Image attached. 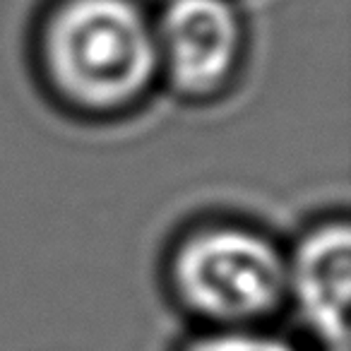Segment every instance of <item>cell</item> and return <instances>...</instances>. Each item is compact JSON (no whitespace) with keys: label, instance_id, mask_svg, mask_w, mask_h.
Returning <instances> with one entry per match:
<instances>
[{"label":"cell","instance_id":"1","mask_svg":"<svg viewBox=\"0 0 351 351\" xmlns=\"http://www.w3.org/2000/svg\"><path fill=\"white\" fill-rule=\"evenodd\" d=\"M159 279L191 330L269 327L287 315V243L245 217L183 224L166 243Z\"/></svg>","mask_w":351,"mask_h":351},{"label":"cell","instance_id":"2","mask_svg":"<svg viewBox=\"0 0 351 351\" xmlns=\"http://www.w3.org/2000/svg\"><path fill=\"white\" fill-rule=\"evenodd\" d=\"M41 77L70 116H130L159 87L154 22L135 0H65L41 36Z\"/></svg>","mask_w":351,"mask_h":351},{"label":"cell","instance_id":"3","mask_svg":"<svg viewBox=\"0 0 351 351\" xmlns=\"http://www.w3.org/2000/svg\"><path fill=\"white\" fill-rule=\"evenodd\" d=\"M154 39L159 84L186 104L224 97L243 60V25L229 0H169Z\"/></svg>","mask_w":351,"mask_h":351},{"label":"cell","instance_id":"4","mask_svg":"<svg viewBox=\"0 0 351 351\" xmlns=\"http://www.w3.org/2000/svg\"><path fill=\"white\" fill-rule=\"evenodd\" d=\"M349 217L322 212L287 243V313L313 351H349Z\"/></svg>","mask_w":351,"mask_h":351},{"label":"cell","instance_id":"5","mask_svg":"<svg viewBox=\"0 0 351 351\" xmlns=\"http://www.w3.org/2000/svg\"><path fill=\"white\" fill-rule=\"evenodd\" d=\"M171 351H313L303 341L269 327L188 330Z\"/></svg>","mask_w":351,"mask_h":351}]
</instances>
